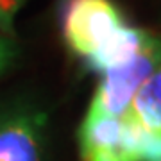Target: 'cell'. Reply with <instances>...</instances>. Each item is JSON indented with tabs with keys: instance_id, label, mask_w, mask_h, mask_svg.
<instances>
[{
	"instance_id": "cell-9",
	"label": "cell",
	"mask_w": 161,
	"mask_h": 161,
	"mask_svg": "<svg viewBox=\"0 0 161 161\" xmlns=\"http://www.w3.org/2000/svg\"><path fill=\"white\" fill-rule=\"evenodd\" d=\"M16 56V43L11 36L0 34V74L13 63Z\"/></svg>"
},
{
	"instance_id": "cell-1",
	"label": "cell",
	"mask_w": 161,
	"mask_h": 161,
	"mask_svg": "<svg viewBox=\"0 0 161 161\" xmlns=\"http://www.w3.org/2000/svg\"><path fill=\"white\" fill-rule=\"evenodd\" d=\"M59 20L66 48L82 61L127 25L113 0H63Z\"/></svg>"
},
{
	"instance_id": "cell-4",
	"label": "cell",
	"mask_w": 161,
	"mask_h": 161,
	"mask_svg": "<svg viewBox=\"0 0 161 161\" xmlns=\"http://www.w3.org/2000/svg\"><path fill=\"white\" fill-rule=\"evenodd\" d=\"M47 116L16 104L0 111V161H43Z\"/></svg>"
},
{
	"instance_id": "cell-3",
	"label": "cell",
	"mask_w": 161,
	"mask_h": 161,
	"mask_svg": "<svg viewBox=\"0 0 161 161\" xmlns=\"http://www.w3.org/2000/svg\"><path fill=\"white\" fill-rule=\"evenodd\" d=\"M77 140L82 161H138L134 124L129 113L118 118L86 113Z\"/></svg>"
},
{
	"instance_id": "cell-5",
	"label": "cell",
	"mask_w": 161,
	"mask_h": 161,
	"mask_svg": "<svg viewBox=\"0 0 161 161\" xmlns=\"http://www.w3.org/2000/svg\"><path fill=\"white\" fill-rule=\"evenodd\" d=\"M149 36L150 31L142 29V27H132L127 23L108 43H104L93 56L84 59V66L86 70L100 75L116 66H122L142 50Z\"/></svg>"
},
{
	"instance_id": "cell-7",
	"label": "cell",
	"mask_w": 161,
	"mask_h": 161,
	"mask_svg": "<svg viewBox=\"0 0 161 161\" xmlns=\"http://www.w3.org/2000/svg\"><path fill=\"white\" fill-rule=\"evenodd\" d=\"M132 122H134L138 161H161V131H147L134 118H132Z\"/></svg>"
},
{
	"instance_id": "cell-6",
	"label": "cell",
	"mask_w": 161,
	"mask_h": 161,
	"mask_svg": "<svg viewBox=\"0 0 161 161\" xmlns=\"http://www.w3.org/2000/svg\"><path fill=\"white\" fill-rule=\"evenodd\" d=\"M129 115L147 131H161V63L134 95Z\"/></svg>"
},
{
	"instance_id": "cell-8",
	"label": "cell",
	"mask_w": 161,
	"mask_h": 161,
	"mask_svg": "<svg viewBox=\"0 0 161 161\" xmlns=\"http://www.w3.org/2000/svg\"><path fill=\"white\" fill-rule=\"evenodd\" d=\"M25 0H0V34L14 36V20Z\"/></svg>"
},
{
	"instance_id": "cell-2",
	"label": "cell",
	"mask_w": 161,
	"mask_h": 161,
	"mask_svg": "<svg viewBox=\"0 0 161 161\" xmlns=\"http://www.w3.org/2000/svg\"><path fill=\"white\" fill-rule=\"evenodd\" d=\"M161 63V36L150 32L142 50L125 64L102 74L97 90L93 93L86 113L104 116H124L131 108L134 95L138 93L149 75Z\"/></svg>"
}]
</instances>
